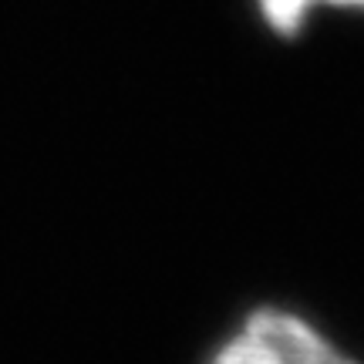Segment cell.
Instances as JSON below:
<instances>
[{
    "instance_id": "obj_2",
    "label": "cell",
    "mask_w": 364,
    "mask_h": 364,
    "mask_svg": "<svg viewBox=\"0 0 364 364\" xmlns=\"http://www.w3.org/2000/svg\"><path fill=\"white\" fill-rule=\"evenodd\" d=\"M263 17L280 34H297L314 7H364V0H257Z\"/></svg>"
},
{
    "instance_id": "obj_1",
    "label": "cell",
    "mask_w": 364,
    "mask_h": 364,
    "mask_svg": "<svg viewBox=\"0 0 364 364\" xmlns=\"http://www.w3.org/2000/svg\"><path fill=\"white\" fill-rule=\"evenodd\" d=\"M209 364H358L304 314L260 307L213 351Z\"/></svg>"
}]
</instances>
